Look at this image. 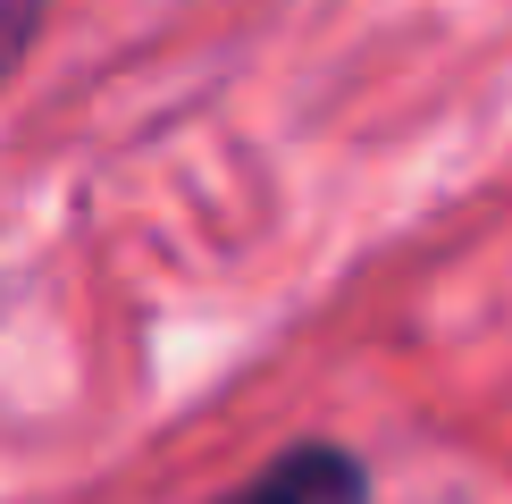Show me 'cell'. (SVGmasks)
Returning <instances> with one entry per match:
<instances>
[{
    "label": "cell",
    "mask_w": 512,
    "mask_h": 504,
    "mask_svg": "<svg viewBox=\"0 0 512 504\" xmlns=\"http://www.w3.org/2000/svg\"><path fill=\"white\" fill-rule=\"evenodd\" d=\"M219 504H370V471L345 446H286Z\"/></svg>",
    "instance_id": "cell-1"
},
{
    "label": "cell",
    "mask_w": 512,
    "mask_h": 504,
    "mask_svg": "<svg viewBox=\"0 0 512 504\" xmlns=\"http://www.w3.org/2000/svg\"><path fill=\"white\" fill-rule=\"evenodd\" d=\"M42 9H51V0H0V76L26 59V42H34V26H42Z\"/></svg>",
    "instance_id": "cell-2"
}]
</instances>
